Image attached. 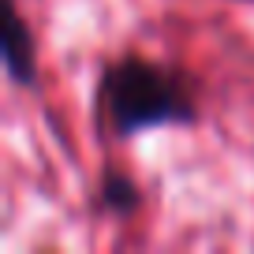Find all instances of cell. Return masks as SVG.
<instances>
[{
  "label": "cell",
  "mask_w": 254,
  "mask_h": 254,
  "mask_svg": "<svg viewBox=\"0 0 254 254\" xmlns=\"http://www.w3.org/2000/svg\"><path fill=\"white\" fill-rule=\"evenodd\" d=\"M90 206L101 217L127 221V217L142 213L146 190H142V183L135 180V172H127L124 165H105L101 172H97L94 190H90Z\"/></svg>",
  "instance_id": "3"
},
{
  "label": "cell",
  "mask_w": 254,
  "mask_h": 254,
  "mask_svg": "<svg viewBox=\"0 0 254 254\" xmlns=\"http://www.w3.org/2000/svg\"><path fill=\"white\" fill-rule=\"evenodd\" d=\"M236 4H254V0H236Z\"/></svg>",
  "instance_id": "4"
},
{
  "label": "cell",
  "mask_w": 254,
  "mask_h": 254,
  "mask_svg": "<svg viewBox=\"0 0 254 254\" xmlns=\"http://www.w3.org/2000/svg\"><path fill=\"white\" fill-rule=\"evenodd\" d=\"M90 112L97 131L120 146L150 131H187L202 124V82L180 64L127 49L101 64Z\"/></svg>",
  "instance_id": "1"
},
{
  "label": "cell",
  "mask_w": 254,
  "mask_h": 254,
  "mask_svg": "<svg viewBox=\"0 0 254 254\" xmlns=\"http://www.w3.org/2000/svg\"><path fill=\"white\" fill-rule=\"evenodd\" d=\"M0 64L11 90L41 86V45L19 0H4V30H0Z\"/></svg>",
  "instance_id": "2"
}]
</instances>
